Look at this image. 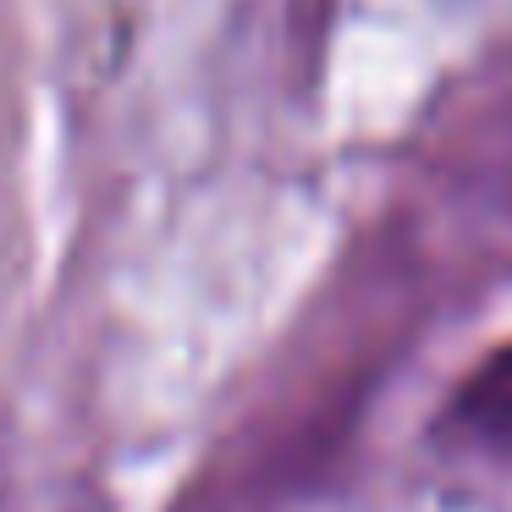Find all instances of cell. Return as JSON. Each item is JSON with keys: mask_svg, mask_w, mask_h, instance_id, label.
<instances>
[{"mask_svg": "<svg viewBox=\"0 0 512 512\" xmlns=\"http://www.w3.org/2000/svg\"><path fill=\"white\" fill-rule=\"evenodd\" d=\"M452 424L490 452H512V347L479 358V369L452 402Z\"/></svg>", "mask_w": 512, "mask_h": 512, "instance_id": "1", "label": "cell"}]
</instances>
